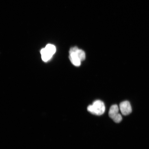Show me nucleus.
<instances>
[{"mask_svg":"<svg viewBox=\"0 0 149 149\" xmlns=\"http://www.w3.org/2000/svg\"><path fill=\"white\" fill-rule=\"evenodd\" d=\"M87 109L92 114L100 116L105 112V105L101 100H96L93 102L92 105H89Z\"/></svg>","mask_w":149,"mask_h":149,"instance_id":"obj_1","label":"nucleus"},{"mask_svg":"<svg viewBox=\"0 0 149 149\" xmlns=\"http://www.w3.org/2000/svg\"><path fill=\"white\" fill-rule=\"evenodd\" d=\"M119 108L117 105L111 106L110 108L109 116L110 118L116 123H120L122 120V117L119 113Z\"/></svg>","mask_w":149,"mask_h":149,"instance_id":"obj_2","label":"nucleus"},{"mask_svg":"<svg viewBox=\"0 0 149 149\" xmlns=\"http://www.w3.org/2000/svg\"><path fill=\"white\" fill-rule=\"evenodd\" d=\"M120 109L122 114L124 116L129 115L132 111L131 106L128 101L121 102L120 104Z\"/></svg>","mask_w":149,"mask_h":149,"instance_id":"obj_3","label":"nucleus"},{"mask_svg":"<svg viewBox=\"0 0 149 149\" xmlns=\"http://www.w3.org/2000/svg\"><path fill=\"white\" fill-rule=\"evenodd\" d=\"M75 52L77 57L81 61L85 60L86 55L85 52L83 50L79 49L77 47H74L70 48L69 52Z\"/></svg>","mask_w":149,"mask_h":149,"instance_id":"obj_4","label":"nucleus"},{"mask_svg":"<svg viewBox=\"0 0 149 149\" xmlns=\"http://www.w3.org/2000/svg\"><path fill=\"white\" fill-rule=\"evenodd\" d=\"M69 53L70 59L72 64L76 66H80L81 61L78 58L75 52H69Z\"/></svg>","mask_w":149,"mask_h":149,"instance_id":"obj_5","label":"nucleus"},{"mask_svg":"<svg viewBox=\"0 0 149 149\" xmlns=\"http://www.w3.org/2000/svg\"><path fill=\"white\" fill-rule=\"evenodd\" d=\"M40 53L42 60L45 62L49 60L53 56V55L48 53L45 48H43L41 50Z\"/></svg>","mask_w":149,"mask_h":149,"instance_id":"obj_6","label":"nucleus"},{"mask_svg":"<svg viewBox=\"0 0 149 149\" xmlns=\"http://www.w3.org/2000/svg\"><path fill=\"white\" fill-rule=\"evenodd\" d=\"M45 49L48 53L51 54L52 55H53L55 53L56 51V48L55 46L52 44H48L45 47Z\"/></svg>","mask_w":149,"mask_h":149,"instance_id":"obj_7","label":"nucleus"}]
</instances>
